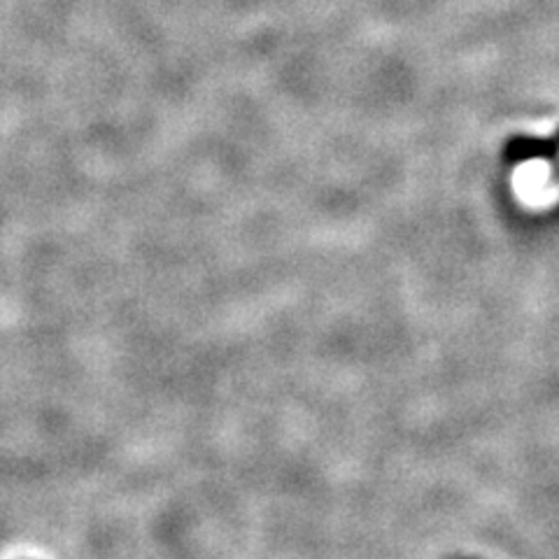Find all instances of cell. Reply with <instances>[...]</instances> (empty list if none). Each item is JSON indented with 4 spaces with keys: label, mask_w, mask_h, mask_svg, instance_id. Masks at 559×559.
<instances>
[{
    "label": "cell",
    "mask_w": 559,
    "mask_h": 559,
    "mask_svg": "<svg viewBox=\"0 0 559 559\" xmlns=\"http://www.w3.org/2000/svg\"><path fill=\"white\" fill-rule=\"evenodd\" d=\"M557 138H559V135H557Z\"/></svg>",
    "instance_id": "6da1fadb"
}]
</instances>
